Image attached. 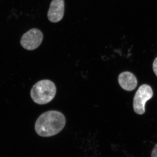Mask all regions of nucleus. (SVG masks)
I'll return each mask as SVG.
<instances>
[{
    "label": "nucleus",
    "instance_id": "obj_5",
    "mask_svg": "<svg viewBox=\"0 0 157 157\" xmlns=\"http://www.w3.org/2000/svg\"><path fill=\"white\" fill-rule=\"evenodd\" d=\"M64 10V0H52L48 12L49 21L56 23L61 20L63 17Z\"/></svg>",
    "mask_w": 157,
    "mask_h": 157
},
{
    "label": "nucleus",
    "instance_id": "obj_8",
    "mask_svg": "<svg viewBox=\"0 0 157 157\" xmlns=\"http://www.w3.org/2000/svg\"><path fill=\"white\" fill-rule=\"evenodd\" d=\"M151 157H157V144L155 145V147H154L152 151Z\"/></svg>",
    "mask_w": 157,
    "mask_h": 157
},
{
    "label": "nucleus",
    "instance_id": "obj_4",
    "mask_svg": "<svg viewBox=\"0 0 157 157\" xmlns=\"http://www.w3.org/2000/svg\"><path fill=\"white\" fill-rule=\"evenodd\" d=\"M43 39V34L37 29H33L24 34L21 40V44L25 49L33 50L39 47Z\"/></svg>",
    "mask_w": 157,
    "mask_h": 157
},
{
    "label": "nucleus",
    "instance_id": "obj_1",
    "mask_svg": "<svg viewBox=\"0 0 157 157\" xmlns=\"http://www.w3.org/2000/svg\"><path fill=\"white\" fill-rule=\"evenodd\" d=\"M66 123L64 115L61 112L50 110L39 117L35 124V130L41 137H51L59 133L64 128Z\"/></svg>",
    "mask_w": 157,
    "mask_h": 157
},
{
    "label": "nucleus",
    "instance_id": "obj_6",
    "mask_svg": "<svg viewBox=\"0 0 157 157\" xmlns=\"http://www.w3.org/2000/svg\"><path fill=\"white\" fill-rule=\"evenodd\" d=\"M118 82L121 87L128 91L135 90L137 84L136 76L133 73L128 71L123 72L120 74Z\"/></svg>",
    "mask_w": 157,
    "mask_h": 157
},
{
    "label": "nucleus",
    "instance_id": "obj_7",
    "mask_svg": "<svg viewBox=\"0 0 157 157\" xmlns=\"http://www.w3.org/2000/svg\"><path fill=\"white\" fill-rule=\"evenodd\" d=\"M153 69L154 72L157 76V57L155 59L153 63Z\"/></svg>",
    "mask_w": 157,
    "mask_h": 157
},
{
    "label": "nucleus",
    "instance_id": "obj_2",
    "mask_svg": "<svg viewBox=\"0 0 157 157\" xmlns=\"http://www.w3.org/2000/svg\"><path fill=\"white\" fill-rule=\"evenodd\" d=\"M56 93L55 85L51 80L45 79L38 82L32 88L31 96L34 102L42 105L53 100Z\"/></svg>",
    "mask_w": 157,
    "mask_h": 157
},
{
    "label": "nucleus",
    "instance_id": "obj_3",
    "mask_svg": "<svg viewBox=\"0 0 157 157\" xmlns=\"http://www.w3.org/2000/svg\"><path fill=\"white\" fill-rule=\"evenodd\" d=\"M152 89L149 85L143 84L137 90L134 98L133 107L135 112L139 115L145 113V105L147 101L152 98Z\"/></svg>",
    "mask_w": 157,
    "mask_h": 157
}]
</instances>
